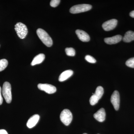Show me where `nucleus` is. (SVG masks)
<instances>
[{"label": "nucleus", "mask_w": 134, "mask_h": 134, "mask_svg": "<svg viewBox=\"0 0 134 134\" xmlns=\"http://www.w3.org/2000/svg\"><path fill=\"white\" fill-rule=\"evenodd\" d=\"M92 6L89 4H83L75 5L70 8V12L75 14L88 11L91 9Z\"/></svg>", "instance_id": "39448f33"}, {"label": "nucleus", "mask_w": 134, "mask_h": 134, "mask_svg": "<svg viewBox=\"0 0 134 134\" xmlns=\"http://www.w3.org/2000/svg\"><path fill=\"white\" fill-rule=\"evenodd\" d=\"M60 1V0H52L50 3V5L52 7H57L59 4Z\"/></svg>", "instance_id": "412c9836"}, {"label": "nucleus", "mask_w": 134, "mask_h": 134, "mask_svg": "<svg viewBox=\"0 0 134 134\" xmlns=\"http://www.w3.org/2000/svg\"><path fill=\"white\" fill-rule=\"evenodd\" d=\"M65 52L67 55L68 56H74L75 55V51L74 48L72 47L66 48Z\"/></svg>", "instance_id": "a211bd4d"}, {"label": "nucleus", "mask_w": 134, "mask_h": 134, "mask_svg": "<svg viewBox=\"0 0 134 134\" xmlns=\"http://www.w3.org/2000/svg\"><path fill=\"white\" fill-rule=\"evenodd\" d=\"M126 65L130 68H134V58H130L126 63Z\"/></svg>", "instance_id": "6ab92c4d"}, {"label": "nucleus", "mask_w": 134, "mask_h": 134, "mask_svg": "<svg viewBox=\"0 0 134 134\" xmlns=\"http://www.w3.org/2000/svg\"><path fill=\"white\" fill-rule=\"evenodd\" d=\"M122 36L117 35L111 37L106 38L104 39V41L108 44H113L119 43L122 40Z\"/></svg>", "instance_id": "ddd939ff"}, {"label": "nucleus", "mask_w": 134, "mask_h": 134, "mask_svg": "<svg viewBox=\"0 0 134 134\" xmlns=\"http://www.w3.org/2000/svg\"><path fill=\"white\" fill-rule=\"evenodd\" d=\"M122 40L126 43H129L134 40V32L129 31L125 34Z\"/></svg>", "instance_id": "dca6fc26"}, {"label": "nucleus", "mask_w": 134, "mask_h": 134, "mask_svg": "<svg viewBox=\"0 0 134 134\" xmlns=\"http://www.w3.org/2000/svg\"><path fill=\"white\" fill-rule=\"evenodd\" d=\"M73 73L74 72L71 70H68L64 71L61 74L59 77V81L60 82H62L66 81L70 77L72 76L73 74Z\"/></svg>", "instance_id": "4468645a"}, {"label": "nucleus", "mask_w": 134, "mask_h": 134, "mask_svg": "<svg viewBox=\"0 0 134 134\" xmlns=\"http://www.w3.org/2000/svg\"><path fill=\"white\" fill-rule=\"evenodd\" d=\"M130 16L131 17L134 18V10L131 11V12H130Z\"/></svg>", "instance_id": "b1692460"}, {"label": "nucleus", "mask_w": 134, "mask_h": 134, "mask_svg": "<svg viewBox=\"0 0 134 134\" xmlns=\"http://www.w3.org/2000/svg\"><path fill=\"white\" fill-rule=\"evenodd\" d=\"M15 29L20 38H25L28 33V29L25 25L21 23H17L15 25Z\"/></svg>", "instance_id": "423d86ee"}, {"label": "nucleus", "mask_w": 134, "mask_h": 134, "mask_svg": "<svg viewBox=\"0 0 134 134\" xmlns=\"http://www.w3.org/2000/svg\"><path fill=\"white\" fill-rule=\"evenodd\" d=\"M38 88L40 90L45 92L48 94H52L56 91L55 86L48 84L40 83L38 85Z\"/></svg>", "instance_id": "0eeeda50"}, {"label": "nucleus", "mask_w": 134, "mask_h": 134, "mask_svg": "<svg viewBox=\"0 0 134 134\" xmlns=\"http://www.w3.org/2000/svg\"><path fill=\"white\" fill-rule=\"evenodd\" d=\"M111 103L112 104L115 110H119L120 107V94L117 91L114 92L111 98Z\"/></svg>", "instance_id": "6e6552de"}, {"label": "nucleus", "mask_w": 134, "mask_h": 134, "mask_svg": "<svg viewBox=\"0 0 134 134\" xmlns=\"http://www.w3.org/2000/svg\"><path fill=\"white\" fill-rule=\"evenodd\" d=\"M8 64L7 60L5 59L0 60V72L3 71L7 68Z\"/></svg>", "instance_id": "f3484780"}, {"label": "nucleus", "mask_w": 134, "mask_h": 134, "mask_svg": "<svg viewBox=\"0 0 134 134\" xmlns=\"http://www.w3.org/2000/svg\"><path fill=\"white\" fill-rule=\"evenodd\" d=\"M2 93L6 102L8 104L11 103L12 100L11 86L10 83L8 82H6L3 83Z\"/></svg>", "instance_id": "f03ea898"}, {"label": "nucleus", "mask_w": 134, "mask_h": 134, "mask_svg": "<svg viewBox=\"0 0 134 134\" xmlns=\"http://www.w3.org/2000/svg\"><path fill=\"white\" fill-rule=\"evenodd\" d=\"M37 34L40 40L46 46L50 47L52 46V40L45 31L41 29H38L37 30Z\"/></svg>", "instance_id": "f257e3e1"}, {"label": "nucleus", "mask_w": 134, "mask_h": 134, "mask_svg": "<svg viewBox=\"0 0 134 134\" xmlns=\"http://www.w3.org/2000/svg\"><path fill=\"white\" fill-rule=\"evenodd\" d=\"M94 118L98 121L102 122L105 119L106 113L105 110L103 108H101L93 115Z\"/></svg>", "instance_id": "9d476101"}, {"label": "nucleus", "mask_w": 134, "mask_h": 134, "mask_svg": "<svg viewBox=\"0 0 134 134\" xmlns=\"http://www.w3.org/2000/svg\"><path fill=\"white\" fill-rule=\"evenodd\" d=\"M1 92L2 89L1 86H0V105L2 104L3 101L2 96Z\"/></svg>", "instance_id": "4be33fe9"}, {"label": "nucleus", "mask_w": 134, "mask_h": 134, "mask_svg": "<svg viewBox=\"0 0 134 134\" xmlns=\"http://www.w3.org/2000/svg\"><path fill=\"white\" fill-rule=\"evenodd\" d=\"M118 21L116 19H112L104 23L102 27L105 31H110L115 29L117 26Z\"/></svg>", "instance_id": "1a4fd4ad"}, {"label": "nucleus", "mask_w": 134, "mask_h": 134, "mask_svg": "<svg viewBox=\"0 0 134 134\" xmlns=\"http://www.w3.org/2000/svg\"><path fill=\"white\" fill-rule=\"evenodd\" d=\"M45 55L43 54H40L38 55H36V57L34 58L31 63V66H34L37 64H39L43 62L45 59Z\"/></svg>", "instance_id": "2eb2a0df"}, {"label": "nucleus", "mask_w": 134, "mask_h": 134, "mask_svg": "<svg viewBox=\"0 0 134 134\" xmlns=\"http://www.w3.org/2000/svg\"><path fill=\"white\" fill-rule=\"evenodd\" d=\"M0 134H8L6 130L4 129L0 130Z\"/></svg>", "instance_id": "5701e85b"}, {"label": "nucleus", "mask_w": 134, "mask_h": 134, "mask_svg": "<svg viewBox=\"0 0 134 134\" xmlns=\"http://www.w3.org/2000/svg\"><path fill=\"white\" fill-rule=\"evenodd\" d=\"M40 118V117L38 114H35L32 115L28 120L26 123L27 126L29 128H32L37 125L39 120Z\"/></svg>", "instance_id": "f8f14e48"}, {"label": "nucleus", "mask_w": 134, "mask_h": 134, "mask_svg": "<svg viewBox=\"0 0 134 134\" xmlns=\"http://www.w3.org/2000/svg\"><path fill=\"white\" fill-rule=\"evenodd\" d=\"M76 33L79 40L83 42H88L90 39L88 34L82 30H76Z\"/></svg>", "instance_id": "9b49d317"}, {"label": "nucleus", "mask_w": 134, "mask_h": 134, "mask_svg": "<svg viewBox=\"0 0 134 134\" xmlns=\"http://www.w3.org/2000/svg\"></svg>", "instance_id": "a878e982"}, {"label": "nucleus", "mask_w": 134, "mask_h": 134, "mask_svg": "<svg viewBox=\"0 0 134 134\" xmlns=\"http://www.w3.org/2000/svg\"><path fill=\"white\" fill-rule=\"evenodd\" d=\"M83 134H87V133H83Z\"/></svg>", "instance_id": "393cba45"}, {"label": "nucleus", "mask_w": 134, "mask_h": 134, "mask_svg": "<svg viewBox=\"0 0 134 134\" xmlns=\"http://www.w3.org/2000/svg\"><path fill=\"white\" fill-rule=\"evenodd\" d=\"M85 59L87 62L90 63H95L96 62V60L93 57L90 55H86L85 56Z\"/></svg>", "instance_id": "aec40b11"}, {"label": "nucleus", "mask_w": 134, "mask_h": 134, "mask_svg": "<svg viewBox=\"0 0 134 134\" xmlns=\"http://www.w3.org/2000/svg\"><path fill=\"white\" fill-rule=\"evenodd\" d=\"M104 92V89L103 87L99 86L97 87L95 93H93V95L90 98V102L91 105H94L96 104L102 97Z\"/></svg>", "instance_id": "20e7f679"}, {"label": "nucleus", "mask_w": 134, "mask_h": 134, "mask_svg": "<svg viewBox=\"0 0 134 134\" xmlns=\"http://www.w3.org/2000/svg\"><path fill=\"white\" fill-rule=\"evenodd\" d=\"M73 116L72 113L67 109L63 110L60 115V119L62 122L66 126L69 125L72 122Z\"/></svg>", "instance_id": "7ed1b4c3"}]
</instances>
